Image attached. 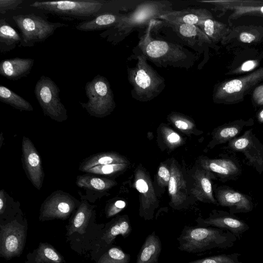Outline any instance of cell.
I'll return each mask as SVG.
<instances>
[{"mask_svg":"<svg viewBox=\"0 0 263 263\" xmlns=\"http://www.w3.org/2000/svg\"><path fill=\"white\" fill-rule=\"evenodd\" d=\"M23 2L22 0H0V12L4 13L7 10L15 9Z\"/></svg>","mask_w":263,"mask_h":263,"instance_id":"obj_43","label":"cell"},{"mask_svg":"<svg viewBox=\"0 0 263 263\" xmlns=\"http://www.w3.org/2000/svg\"><path fill=\"white\" fill-rule=\"evenodd\" d=\"M6 193L4 190L0 191V214L2 215L5 211L6 205Z\"/></svg>","mask_w":263,"mask_h":263,"instance_id":"obj_46","label":"cell"},{"mask_svg":"<svg viewBox=\"0 0 263 263\" xmlns=\"http://www.w3.org/2000/svg\"><path fill=\"white\" fill-rule=\"evenodd\" d=\"M196 221L198 226H212L228 230L233 234L238 240L250 229L249 226L243 220L234 214L222 211H213L208 218L198 217Z\"/></svg>","mask_w":263,"mask_h":263,"instance_id":"obj_15","label":"cell"},{"mask_svg":"<svg viewBox=\"0 0 263 263\" xmlns=\"http://www.w3.org/2000/svg\"><path fill=\"white\" fill-rule=\"evenodd\" d=\"M259 62L256 60H250L243 62L239 67L231 72L238 74L248 72L254 69L259 65Z\"/></svg>","mask_w":263,"mask_h":263,"instance_id":"obj_42","label":"cell"},{"mask_svg":"<svg viewBox=\"0 0 263 263\" xmlns=\"http://www.w3.org/2000/svg\"><path fill=\"white\" fill-rule=\"evenodd\" d=\"M34 60L31 58H13L2 60L0 63V74L11 80H17L30 73Z\"/></svg>","mask_w":263,"mask_h":263,"instance_id":"obj_19","label":"cell"},{"mask_svg":"<svg viewBox=\"0 0 263 263\" xmlns=\"http://www.w3.org/2000/svg\"><path fill=\"white\" fill-rule=\"evenodd\" d=\"M251 122H253L252 120H239L218 127L213 133V145L214 146L230 141L237 137L245 126L250 125Z\"/></svg>","mask_w":263,"mask_h":263,"instance_id":"obj_24","label":"cell"},{"mask_svg":"<svg viewBox=\"0 0 263 263\" xmlns=\"http://www.w3.org/2000/svg\"><path fill=\"white\" fill-rule=\"evenodd\" d=\"M63 257L50 245L41 242L33 263H62Z\"/></svg>","mask_w":263,"mask_h":263,"instance_id":"obj_33","label":"cell"},{"mask_svg":"<svg viewBox=\"0 0 263 263\" xmlns=\"http://www.w3.org/2000/svg\"><path fill=\"white\" fill-rule=\"evenodd\" d=\"M257 119L259 122L263 123V109L257 114Z\"/></svg>","mask_w":263,"mask_h":263,"instance_id":"obj_47","label":"cell"},{"mask_svg":"<svg viewBox=\"0 0 263 263\" xmlns=\"http://www.w3.org/2000/svg\"><path fill=\"white\" fill-rule=\"evenodd\" d=\"M126 163H127V160L117 153L101 152L85 158L80 163L79 170L85 173L89 168L97 166Z\"/></svg>","mask_w":263,"mask_h":263,"instance_id":"obj_25","label":"cell"},{"mask_svg":"<svg viewBox=\"0 0 263 263\" xmlns=\"http://www.w3.org/2000/svg\"><path fill=\"white\" fill-rule=\"evenodd\" d=\"M171 178V171L166 166L162 164L160 166L157 176V182L162 187L168 186Z\"/></svg>","mask_w":263,"mask_h":263,"instance_id":"obj_40","label":"cell"},{"mask_svg":"<svg viewBox=\"0 0 263 263\" xmlns=\"http://www.w3.org/2000/svg\"><path fill=\"white\" fill-rule=\"evenodd\" d=\"M161 132L164 142L170 148L173 149L183 143L182 137L169 127L162 125Z\"/></svg>","mask_w":263,"mask_h":263,"instance_id":"obj_38","label":"cell"},{"mask_svg":"<svg viewBox=\"0 0 263 263\" xmlns=\"http://www.w3.org/2000/svg\"><path fill=\"white\" fill-rule=\"evenodd\" d=\"M170 121L178 129L190 133L195 128L194 122L187 117L180 113L172 112L168 116Z\"/></svg>","mask_w":263,"mask_h":263,"instance_id":"obj_36","label":"cell"},{"mask_svg":"<svg viewBox=\"0 0 263 263\" xmlns=\"http://www.w3.org/2000/svg\"><path fill=\"white\" fill-rule=\"evenodd\" d=\"M137 60L134 67H127V79L132 86V97L140 102L149 101L158 96L165 87L164 79L147 63L143 55L133 54Z\"/></svg>","mask_w":263,"mask_h":263,"instance_id":"obj_3","label":"cell"},{"mask_svg":"<svg viewBox=\"0 0 263 263\" xmlns=\"http://www.w3.org/2000/svg\"><path fill=\"white\" fill-rule=\"evenodd\" d=\"M126 205V202L122 200H118L108 204L105 210L106 217L108 218L115 216L122 211Z\"/></svg>","mask_w":263,"mask_h":263,"instance_id":"obj_41","label":"cell"},{"mask_svg":"<svg viewBox=\"0 0 263 263\" xmlns=\"http://www.w3.org/2000/svg\"><path fill=\"white\" fill-rule=\"evenodd\" d=\"M241 254L234 253L213 255L185 263H243L239 259Z\"/></svg>","mask_w":263,"mask_h":263,"instance_id":"obj_35","label":"cell"},{"mask_svg":"<svg viewBox=\"0 0 263 263\" xmlns=\"http://www.w3.org/2000/svg\"><path fill=\"white\" fill-rule=\"evenodd\" d=\"M0 255L10 259L20 256L23 250L25 239L24 228L13 221L1 226Z\"/></svg>","mask_w":263,"mask_h":263,"instance_id":"obj_13","label":"cell"},{"mask_svg":"<svg viewBox=\"0 0 263 263\" xmlns=\"http://www.w3.org/2000/svg\"><path fill=\"white\" fill-rule=\"evenodd\" d=\"M168 1H145L138 5L131 13L123 15L120 21L111 28L114 41L120 42L136 29L147 27L152 21L173 10Z\"/></svg>","mask_w":263,"mask_h":263,"instance_id":"obj_4","label":"cell"},{"mask_svg":"<svg viewBox=\"0 0 263 263\" xmlns=\"http://www.w3.org/2000/svg\"><path fill=\"white\" fill-rule=\"evenodd\" d=\"M132 227L128 217L123 215L114 219L104 232L102 239L107 245H111L118 235L124 238L127 237L132 232Z\"/></svg>","mask_w":263,"mask_h":263,"instance_id":"obj_26","label":"cell"},{"mask_svg":"<svg viewBox=\"0 0 263 263\" xmlns=\"http://www.w3.org/2000/svg\"><path fill=\"white\" fill-rule=\"evenodd\" d=\"M130 260V254L120 247H113L101 256L97 263H129Z\"/></svg>","mask_w":263,"mask_h":263,"instance_id":"obj_34","label":"cell"},{"mask_svg":"<svg viewBox=\"0 0 263 263\" xmlns=\"http://www.w3.org/2000/svg\"><path fill=\"white\" fill-rule=\"evenodd\" d=\"M60 89L51 79L42 76L36 82L34 94L44 114L59 122L68 118L67 110L59 97Z\"/></svg>","mask_w":263,"mask_h":263,"instance_id":"obj_8","label":"cell"},{"mask_svg":"<svg viewBox=\"0 0 263 263\" xmlns=\"http://www.w3.org/2000/svg\"><path fill=\"white\" fill-rule=\"evenodd\" d=\"M212 18H213L212 13L205 8L172 10L159 17L163 22L195 25L199 28L202 26L205 21Z\"/></svg>","mask_w":263,"mask_h":263,"instance_id":"obj_17","label":"cell"},{"mask_svg":"<svg viewBox=\"0 0 263 263\" xmlns=\"http://www.w3.org/2000/svg\"><path fill=\"white\" fill-rule=\"evenodd\" d=\"M103 5L98 1H36L30 6L58 15L90 16L101 9Z\"/></svg>","mask_w":263,"mask_h":263,"instance_id":"obj_9","label":"cell"},{"mask_svg":"<svg viewBox=\"0 0 263 263\" xmlns=\"http://www.w3.org/2000/svg\"><path fill=\"white\" fill-rule=\"evenodd\" d=\"M127 166V163L99 165L89 168L85 173L104 176L114 175L124 171Z\"/></svg>","mask_w":263,"mask_h":263,"instance_id":"obj_37","label":"cell"},{"mask_svg":"<svg viewBox=\"0 0 263 263\" xmlns=\"http://www.w3.org/2000/svg\"><path fill=\"white\" fill-rule=\"evenodd\" d=\"M229 8L234 10V13L232 15V16L234 17L253 13L263 14V5L241 6Z\"/></svg>","mask_w":263,"mask_h":263,"instance_id":"obj_39","label":"cell"},{"mask_svg":"<svg viewBox=\"0 0 263 263\" xmlns=\"http://www.w3.org/2000/svg\"><path fill=\"white\" fill-rule=\"evenodd\" d=\"M171 178L168 185L171 203L174 208L181 205L186 200L187 190L186 181L180 170L174 162L170 166Z\"/></svg>","mask_w":263,"mask_h":263,"instance_id":"obj_20","label":"cell"},{"mask_svg":"<svg viewBox=\"0 0 263 263\" xmlns=\"http://www.w3.org/2000/svg\"><path fill=\"white\" fill-rule=\"evenodd\" d=\"M77 185L88 191L103 192L108 190L117 184L113 180L106 178L100 177L93 174L79 175L76 180Z\"/></svg>","mask_w":263,"mask_h":263,"instance_id":"obj_27","label":"cell"},{"mask_svg":"<svg viewBox=\"0 0 263 263\" xmlns=\"http://www.w3.org/2000/svg\"><path fill=\"white\" fill-rule=\"evenodd\" d=\"M200 164L203 170L226 179H234L241 172L239 165L230 159L202 158L200 160Z\"/></svg>","mask_w":263,"mask_h":263,"instance_id":"obj_21","label":"cell"},{"mask_svg":"<svg viewBox=\"0 0 263 263\" xmlns=\"http://www.w3.org/2000/svg\"><path fill=\"white\" fill-rule=\"evenodd\" d=\"M177 239L179 250L196 253L216 248H231L237 238L231 232L223 229L185 226Z\"/></svg>","mask_w":263,"mask_h":263,"instance_id":"obj_2","label":"cell"},{"mask_svg":"<svg viewBox=\"0 0 263 263\" xmlns=\"http://www.w3.org/2000/svg\"><path fill=\"white\" fill-rule=\"evenodd\" d=\"M170 27L189 46L197 51L198 48L204 44H211L213 42L198 26L195 25L163 22Z\"/></svg>","mask_w":263,"mask_h":263,"instance_id":"obj_18","label":"cell"},{"mask_svg":"<svg viewBox=\"0 0 263 263\" xmlns=\"http://www.w3.org/2000/svg\"><path fill=\"white\" fill-rule=\"evenodd\" d=\"M22 150V160L26 176L33 186L40 190L44 178L41 157L33 143L26 136L23 138Z\"/></svg>","mask_w":263,"mask_h":263,"instance_id":"obj_14","label":"cell"},{"mask_svg":"<svg viewBox=\"0 0 263 263\" xmlns=\"http://www.w3.org/2000/svg\"><path fill=\"white\" fill-rule=\"evenodd\" d=\"M216 197L219 204L228 207L232 214L248 213L253 209V204L250 197L230 188L219 190L216 193Z\"/></svg>","mask_w":263,"mask_h":263,"instance_id":"obj_16","label":"cell"},{"mask_svg":"<svg viewBox=\"0 0 263 263\" xmlns=\"http://www.w3.org/2000/svg\"><path fill=\"white\" fill-rule=\"evenodd\" d=\"M161 250V240L153 231L145 238L137 255L136 263H157Z\"/></svg>","mask_w":263,"mask_h":263,"instance_id":"obj_23","label":"cell"},{"mask_svg":"<svg viewBox=\"0 0 263 263\" xmlns=\"http://www.w3.org/2000/svg\"><path fill=\"white\" fill-rule=\"evenodd\" d=\"M80 202L68 193L58 190L49 195L40 209L41 220L68 218Z\"/></svg>","mask_w":263,"mask_h":263,"instance_id":"obj_10","label":"cell"},{"mask_svg":"<svg viewBox=\"0 0 263 263\" xmlns=\"http://www.w3.org/2000/svg\"><path fill=\"white\" fill-rule=\"evenodd\" d=\"M256 39V36L252 33L248 32H242L239 35V40L245 43H250Z\"/></svg>","mask_w":263,"mask_h":263,"instance_id":"obj_45","label":"cell"},{"mask_svg":"<svg viewBox=\"0 0 263 263\" xmlns=\"http://www.w3.org/2000/svg\"><path fill=\"white\" fill-rule=\"evenodd\" d=\"M85 90L88 102L80 103L90 116L103 118L113 111L116 107L114 93L105 77L97 75L86 84Z\"/></svg>","mask_w":263,"mask_h":263,"instance_id":"obj_5","label":"cell"},{"mask_svg":"<svg viewBox=\"0 0 263 263\" xmlns=\"http://www.w3.org/2000/svg\"><path fill=\"white\" fill-rule=\"evenodd\" d=\"M156 21H152L144 33L139 36V41L133 49L135 54L144 56L159 67L192 68L199 59L197 54L180 45L151 36V31Z\"/></svg>","mask_w":263,"mask_h":263,"instance_id":"obj_1","label":"cell"},{"mask_svg":"<svg viewBox=\"0 0 263 263\" xmlns=\"http://www.w3.org/2000/svg\"><path fill=\"white\" fill-rule=\"evenodd\" d=\"M228 148L235 152H241L248 160V163L259 174L263 172V145L252 129L244 132L228 143Z\"/></svg>","mask_w":263,"mask_h":263,"instance_id":"obj_11","label":"cell"},{"mask_svg":"<svg viewBox=\"0 0 263 263\" xmlns=\"http://www.w3.org/2000/svg\"><path fill=\"white\" fill-rule=\"evenodd\" d=\"M12 18L21 32L19 47L33 46L37 43L45 41L57 28L65 26L61 23L48 22L34 14L14 15Z\"/></svg>","mask_w":263,"mask_h":263,"instance_id":"obj_6","label":"cell"},{"mask_svg":"<svg viewBox=\"0 0 263 263\" xmlns=\"http://www.w3.org/2000/svg\"><path fill=\"white\" fill-rule=\"evenodd\" d=\"M0 101L21 111H32L33 108L26 100L7 87L0 85Z\"/></svg>","mask_w":263,"mask_h":263,"instance_id":"obj_31","label":"cell"},{"mask_svg":"<svg viewBox=\"0 0 263 263\" xmlns=\"http://www.w3.org/2000/svg\"><path fill=\"white\" fill-rule=\"evenodd\" d=\"M123 15V14L104 13L93 20L81 22L76 27L79 30L84 31L100 30L111 28L120 21Z\"/></svg>","mask_w":263,"mask_h":263,"instance_id":"obj_29","label":"cell"},{"mask_svg":"<svg viewBox=\"0 0 263 263\" xmlns=\"http://www.w3.org/2000/svg\"><path fill=\"white\" fill-rule=\"evenodd\" d=\"M252 98L257 105H263V84L256 87L253 91Z\"/></svg>","mask_w":263,"mask_h":263,"instance_id":"obj_44","label":"cell"},{"mask_svg":"<svg viewBox=\"0 0 263 263\" xmlns=\"http://www.w3.org/2000/svg\"><path fill=\"white\" fill-rule=\"evenodd\" d=\"M200 28L213 43L218 42L228 32L227 25L213 18L208 19Z\"/></svg>","mask_w":263,"mask_h":263,"instance_id":"obj_32","label":"cell"},{"mask_svg":"<svg viewBox=\"0 0 263 263\" xmlns=\"http://www.w3.org/2000/svg\"><path fill=\"white\" fill-rule=\"evenodd\" d=\"M21 42L18 32L5 19L0 20V52L5 53L14 49Z\"/></svg>","mask_w":263,"mask_h":263,"instance_id":"obj_30","label":"cell"},{"mask_svg":"<svg viewBox=\"0 0 263 263\" xmlns=\"http://www.w3.org/2000/svg\"><path fill=\"white\" fill-rule=\"evenodd\" d=\"M94 206L90 205L87 201L83 200L68 227L67 234L71 235L78 232L80 234L85 233Z\"/></svg>","mask_w":263,"mask_h":263,"instance_id":"obj_28","label":"cell"},{"mask_svg":"<svg viewBox=\"0 0 263 263\" xmlns=\"http://www.w3.org/2000/svg\"><path fill=\"white\" fill-rule=\"evenodd\" d=\"M210 174V172L203 169L197 170L193 175L194 182L191 192L194 196L200 201L216 204L217 201L213 194Z\"/></svg>","mask_w":263,"mask_h":263,"instance_id":"obj_22","label":"cell"},{"mask_svg":"<svg viewBox=\"0 0 263 263\" xmlns=\"http://www.w3.org/2000/svg\"><path fill=\"white\" fill-rule=\"evenodd\" d=\"M263 80V67L243 77L223 82L215 86L213 101L217 103H235L242 101L247 92Z\"/></svg>","mask_w":263,"mask_h":263,"instance_id":"obj_7","label":"cell"},{"mask_svg":"<svg viewBox=\"0 0 263 263\" xmlns=\"http://www.w3.org/2000/svg\"><path fill=\"white\" fill-rule=\"evenodd\" d=\"M134 185L140 197V216L145 220H152L159 204L151 178L142 168L136 170Z\"/></svg>","mask_w":263,"mask_h":263,"instance_id":"obj_12","label":"cell"}]
</instances>
